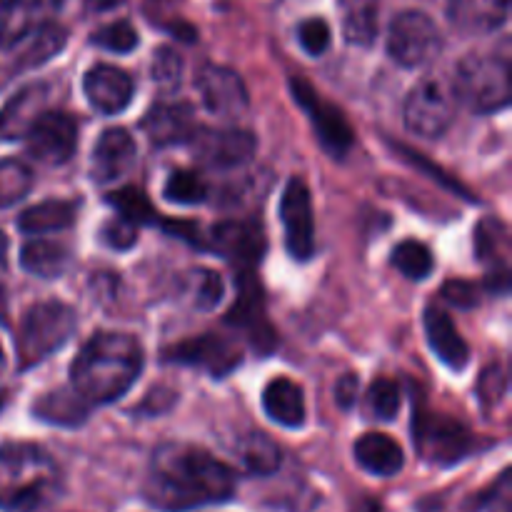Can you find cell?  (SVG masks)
<instances>
[{
  "label": "cell",
  "mask_w": 512,
  "mask_h": 512,
  "mask_svg": "<svg viewBox=\"0 0 512 512\" xmlns=\"http://www.w3.org/2000/svg\"><path fill=\"white\" fill-rule=\"evenodd\" d=\"M143 495L163 512H188L235 495L233 470L203 448L165 443L150 455Z\"/></svg>",
  "instance_id": "obj_1"
},
{
  "label": "cell",
  "mask_w": 512,
  "mask_h": 512,
  "mask_svg": "<svg viewBox=\"0 0 512 512\" xmlns=\"http://www.w3.org/2000/svg\"><path fill=\"white\" fill-rule=\"evenodd\" d=\"M143 373V348L133 335L98 333L80 348L70 365V385L90 405L123 398Z\"/></svg>",
  "instance_id": "obj_2"
},
{
  "label": "cell",
  "mask_w": 512,
  "mask_h": 512,
  "mask_svg": "<svg viewBox=\"0 0 512 512\" xmlns=\"http://www.w3.org/2000/svg\"><path fill=\"white\" fill-rule=\"evenodd\" d=\"M63 488L58 463L30 443L0 448V510L35 512L53 503Z\"/></svg>",
  "instance_id": "obj_3"
},
{
  "label": "cell",
  "mask_w": 512,
  "mask_h": 512,
  "mask_svg": "<svg viewBox=\"0 0 512 512\" xmlns=\"http://www.w3.org/2000/svg\"><path fill=\"white\" fill-rule=\"evenodd\" d=\"M455 93L473 113L488 115L510 105V65L498 55H468L458 65Z\"/></svg>",
  "instance_id": "obj_4"
},
{
  "label": "cell",
  "mask_w": 512,
  "mask_h": 512,
  "mask_svg": "<svg viewBox=\"0 0 512 512\" xmlns=\"http://www.w3.org/2000/svg\"><path fill=\"white\" fill-rule=\"evenodd\" d=\"M75 333V313L58 300H45L33 305L23 315L18 330V360L20 368H33L48 355L63 348Z\"/></svg>",
  "instance_id": "obj_5"
},
{
  "label": "cell",
  "mask_w": 512,
  "mask_h": 512,
  "mask_svg": "<svg viewBox=\"0 0 512 512\" xmlns=\"http://www.w3.org/2000/svg\"><path fill=\"white\" fill-rule=\"evenodd\" d=\"M413 435L418 453L435 465H455L473 450L470 430L448 415L425 413L418 408L413 418Z\"/></svg>",
  "instance_id": "obj_6"
},
{
  "label": "cell",
  "mask_w": 512,
  "mask_h": 512,
  "mask_svg": "<svg viewBox=\"0 0 512 512\" xmlns=\"http://www.w3.org/2000/svg\"><path fill=\"white\" fill-rule=\"evenodd\" d=\"M455 90L440 78H423L405 100V125L420 138H440L453 125Z\"/></svg>",
  "instance_id": "obj_7"
},
{
  "label": "cell",
  "mask_w": 512,
  "mask_h": 512,
  "mask_svg": "<svg viewBox=\"0 0 512 512\" xmlns=\"http://www.w3.org/2000/svg\"><path fill=\"white\" fill-rule=\"evenodd\" d=\"M443 48L438 25L420 10H405L390 23L388 53L403 68H418L430 63Z\"/></svg>",
  "instance_id": "obj_8"
},
{
  "label": "cell",
  "mask_w": 512,
  "mask_h": 512,
  "mask_svg": "<svg viewBox=\"0 0 512 512\" xmlns=\"http://www.w3.org/2000/svg\"><path fill=\"white\" fill-rule=\"evenodd\" d=\"M290 90H293L300 108L308 113L310 123H313L325 153H328L330 158H343V155L353 148L355 140L353 128H350V123L345 120V115L340 113L335 105L325 103V100L315 93V88H310L305 80H290Z\"/></svg>",
  "instance_id": "obj_9"
},
{
  "label": "cell",
  "mask_w": 512,
  "mask_h": 512,
  "mask_svg": "<svg viewBox=\"0 0 512 512\" xmlns=\"http://www.w3.org/2000/svg\"><path fill=\"white\" fill-rule=\"evenodd\" d=\"M193 145L195 158L208 168H240L250 163L258 150V140L253 133L238 128H195L193 138L188 140Z\"/></svg>",
  "instance_id": "obj_10"
},
{
  "label": "cell",
  "mask_w": 512,
  "mask_h": 512,
  "mask_svg": "<svg viewBox=\"0 0 512 512\" xmlns=\"http://www.w3.org/2000/svg\"><path fill=\"white\" fill-rule=\"evenodd\" d=\"M165 360L178 365H190V368L205 370V373L223 378V375L233 373L243 360V350L233 338L225 335L205 333L200 338L183 340V343L173 345L165 350Z\"/></svg>",
  "instance_id": "obj_11"
},
{
  "label": "cell",
  "mask_w": 512,
  "mask_h": 512,
  "mask_svg": "<svg viewBox=\"0 0 512 512\" xmlns=\"http://www.w3.org/2000/svg\"><path fill=\"white\" fill-rule=\"evenodd\" d=\"M65 40H68L65 28H60V25H55L53 20H50L43 28L35 30L33 35L20 40V43L0 45V90H3L15 75L23 73V70L38 68V65L55 58V55L63 50Z\"/></svg>",
  "instance_id": "obj_12"
},
{
  "label": "cell",
  "mask_w": 512,
  "mask_h": 512,
  "mask_svg": "<svg viewBox=\"0 0 512 512\" xmlns=\"http://www.w3.org/2000/svg\"><path fill=\"white\" fill-rule=\"evenodd\" d=\"M280 220L285 230V248L295 260H308L315 250L313 200L305 180L293 178L283 190Z\"/></svg>",
  "instance_id": "obj_13"
},
{
  "label": "cell",
  "mask_w": 512,
  "mask_h": 512,
  "mask_svg": "<svg viewBox=\"0 0 512 512\" xmlns=\"http://www.w3.org/2000/svg\"><path fill=\"white\" fill-rule=\"evenodd\" d=\"M228 323L233 328L243 330L260 353H270L275 348V330L270 328L265 318V298L258 278L250 273H243L238 280V300L230 308Z\"/></svg>",
  "instance_id": "obj_14"
},
{
  "label": "cell",
  "mask_w": 512,
  "mask_h": 512,
  "mask_svg": "<svg viewBox=\"0 0 512 512\" xmlns=\"http://www.w3.org/2000/svg\"><path fill=\"white\" fill-rule=\"evenodd\" d=\"M25 140H28V153L35 160H40L45 165H63L75 153V145H78V125H75V120L70 115L48 110L30 128Z\"/></svg>",
  "instance_id": "obj_15"
},
{
  "label": "cell",
  "mask_w": 512,
  "mask_h": 512,
  "mask_svg": "<svg viewBox=\"0 0 512 512\" xmlns=\"http://www.w3.org/2000/svg\"><path fill=\"white\" fill-rule=\"evenodd\" d=\"M198 90L205 108L220 118H240L250 105L248 90L240 75L220 65H208L200 70Z\"/></svg>",
  "instance_id": "obj_16"
},
{
  "label": "cell",
  "mask_w": 512,
  "mask_h": 512,
  "mask_svg": "<svg viewBox=\"0 0 512 512\" xmlns=\"http://www.w3.org/2000/svg\"><path fill=\"white\" fill-rule=\"evenodd\" d=\"M210 248L240 265H255L265 253V235L258 220H225L210 230Z\"/></svg>",
  "instance_id": "obj_17"
},
{
  "label": "cell",
  "mask_w": 512,
  "mask_h": 512,
  "mask_svg": "<svg viewBox=\"0 0 512 512\" xmlns=\"http://www.w3.org/2000/svg\"><path fill=\"white\" fill-rule=\"evenodd\" d=\"M50 85L30 83L13 95L0 110V138L3 140H25L40 115L48 113Z\"/></svg>",
  "instance_id": "obj_18"
},
{
  "label": "cell",
  "mask_w": 512,
  "mask_h": 512,
  "mask_svg": "<svg viewBox=\"0 0 512 512\" xmlns=\"http://www.w3.org/2000/svg\"><path fill=\"white\" fill-rule=\"evenodd\" d=\"M83 90L88 103L103 115L120 113L133 100V80L125 70L113 68V65L90 68L83 78Z\"/></svg>",
  "instance_id": "obj_19"
},
{
  "label": "cell",
  "mask_w": 512,
  "mask_h": 512,
  "mask_svg": "<svg viewBox=\"0 0 512 512\" xmlns=\"http://www.w3.org/2000/svg\"><path fill=\"white\" fill-rule=\"evenodd\" d=\"M475 253L488 265V278H485L488 288L493 293H505L510 288V240L508 228L498 218H485L478 225V230H475Z\"/></svg>",
  "instance_id": "obj_20"
},
{
  "label": "cell",
  "mask_w": 512,
  "mask_h": 512,
  "mask_svg": "<svg viewBox=\"0 0 512 512\" xmlns=\"http://www.w3.org/2000/svg\"><path fill=\"white\" fill-rule=\"evenodd\" d=\"M60 0H0V45H13L50 23Z\"/></svg>",
  "instance_id": "obj_21"
},
{
  "label": "cell",
  "mask_w": 512,
  "mask_h": 512,
  "mask_svg": "<svg viewBox=\"0 0 512 512\" xmlns=\"http://www.w3.org/2000/svg\"><path fill=\"white\" fill-rule=\"evenodd\" d=\"M135 163V140L128 130L108 128L98 138L90 160V175L95 183H113L123 178Z\"/></svg>",
  "instance_id": "obj_22"
},
{
  "label": "cell",
  "mask_w": 512,
  "mask_h": 512,
  "mask_svg": "<svg viewBox=\"0 0 512 512\" xmlns=\"http://www.w3.org/2000/svg\"><path fill=\"white\" fill-rule=\"evenodd\" d=\"M195 128V113L188 103H158L143 118L145 135L158 148L188 143Z\"/></svg>",
  "instance_id": "obj_23"
},
{
  "label": "cell",
  "mask_w": 512,
  "mask_h": 512,
  "mask_svg": "<svg viewBox=\"0 0 512 512\" xmlns=\"http://www.w3.org/2000/svg\"><path fill=\"white\" fill-rule=\"evenodd\" d=\"M425 335H428V345L433 353L443 360L448 368L463 370L470 360V348L463 340V335L455 328L453 318L445 313L438 305H428L425 308Z\"/></svg>",
  "instance_id": "obj_24"
},
{
  "label": "cell",
  "mask_w": 512,
  "mask_h": 512,
  "mask_svg": "<svg viewBox=\"0 0 512 512\" xmlns=\"http://www.w3.org/2000/svg\"><path fill=\"white\" fill-rule=\"evenodd\" d=\"M353 453L360 468L378 478H393L405 465L403 448L385 433H365L358 438Z\"/></svg>",
  "instance_id": "obj_25"
},
{
  "label": "cell",
  "mask_w": 512,
  "mask_h": 512,
  "mask_svg": "<svg viewBox=\"0 0 512 512\" xmlns=\"http://www.w3.org/2000/svg\"><path fill=\"white\" fill-rule=\"evenodd\" d=\"M263 408L283 428H300L305 423L303 388L290 378L270 380L263 390Z\"/></svg>",
  "instance_id": "obj_26"
},
{
  "label": "cell",
  "mask_w": 512,
  "mask_h": 512,
  "mask_svg": "<svg viewBox=\"0 0 512 512\" xmlns=\"http://www.w3.org/2000/svg\"><path fill=\"white\" fill-rule=\"evenodd\" d=\"M35 415L45 423L63 425V428H73V425L85 423L88 418L90 403L78 393V390H55V393H45L43 398L35 403Z\"/></svg>",
  "instance_id": "obj_27"
},
{
  "label": "cell",
  "mask_w": 512,
  "mask_h": 512,
  "mask_svg": "<svg viewBox=\"0 0 512 512\" xmlns=\"http://www.w3.org/2000/svg\"><path fill=\"white\" fill-rule=\"evenodd\" d=\"M20 265L38 278H60L70 268V250L53 240H30L20 250Z\"/></svg>",
  "instance_id": "obj_28"
},
{
  "label": "cell",
  "mask_w": 512,
  "mask_h": 512,
  "mask_svg": "<svg viewBox=\"0 0 512 512\" xmlns=\"http://www.w3.org/2000/svg\"><path fill=\"white\" fill-rule=\"evenodd\" d=\"M235 455H238V460L243 463V468L248 473L260 475V478L278 473L280 463H283L278 443L273 438H268L265 433H258V430L255 433H245L235 443Z\"/></svg>",
  "instance_id": "obj_29"
},
{
  "label": "cell",
  "mask_w": 512,
  "mask_h": 512,
  "mask_svg": "<svg viewBox=\"0 0 512 512\" xmlns=\"http://www.w3.org/2000/svg\"><path fill=\"white\" fill-rule=\"evenodd\" d=\"M75 220V205L68 200H45L33 205L18 218V228L28 235L55 233L70 228Z\"/></svg>",
  "instance_id": "obj_30"
},
{
  "label": "cell",
  "mask_w": 512,
  "mask_h": 512,
  "mask_svg": "<svg viewBox=\"0 0 512 512\" xmlns=\"http://www.w3.org/2000/svg\"><path fill=\"white\" fill-rule=\"evenodd\" d=\"M343 35L350 45L368 48L378 35V3L375 0H343Z\"/></svg>",
  "instance_id": "obj_31"
},
{
  "label": "cell",
  "mask_w": 512,
  "mask_h": 512,
  "mask_svg": "<svg viewBox=\"0 0 512 512\" xmlns=\"http://www.w3.org/2000/svg\"><path fill=\"white\" fill-rule=\"evenodd\" d=\"M108 203L113 205L120 213V218L128 220L133 225H153L158 223V213L150 205V200L145 198V193L140 188H120L115 193L108 195Z\"/></svg>",
  "instance_id": "obj_32"
},
{
  "label": "cell",
  "mask_w": 512,
  "mask_h": 512,
  "mask_svg": "<svg viewBox=\"0 0 512 512\" xmlns=\"http://www.w3.org/2000/svg\"><path fill=\"white\" fill-rule=\"evenodd\" d=\"M33 185V173L25 163L13 158L0 160V208H13L28 195Z\"/></svg>",
  "instance_id": "obj_33"
},
{
  "label": "cell",
  "mask_w": 512,
  "mask_h": 512,
  "mask_svg": "<svg viewBox=\"0 0 512 512\" xmlns=\"http://www.w3.org/2000/svg\"><path fill=\"white\" fill-rule=\"evenodd\" d=\"M393 265L410 280H425L435 268L433 253L418 240H403L393 250Z\"/></svg>",
  "instance_id": "obj_34"
},
{
  "label": "cell",
  "mask_w": 512,
  "mask_h": 512,
  "mask_svg": "<svg viewBox=\"0 0 512 512\" xmlns=\"http://www.w3.org/2000/svg\"><path fill=\"white\" fill-rule=\"evenodd\" d=\"M163 193L178 205H198L208 198V183L193 170H173L165 180Z\"/></svg>",
  "instance_id": "obj_35"
},
{
  "label": "cell",
  "mask_w": 512,
  "mask_h": 512,
  "mask_svg": "<svg viewBox=\"0 0 512 512\" xmlns=\"http://www.w3.org/2000/svg\"><path fill=\"white\" fill-rule=\"evenodd\" d=\"M188 288L193 295L195 308L200 310H213L218 308L220 300L225 295V283L215 270L198 268L188 275Z\"/></svg>",
  "instance_id": "obj_36"
},
{
  "label": "cell",
  "mask_w": 512,
  "mask_h": 512,
  "mask_svg": "<svg viewBox=\"0 0 512 512\" xmlns=\"http://www.w3.org/2000/svg\"><path fill=\"white\" fill-rule=\"evenodd\" d=\"M365 410L378 420H393L400 410V388L388 378H380L370 385L365 395Z\"/></svg>",
  "instance_id": "obj_37"
},
{
  "label": "cell",
  "mask_w": 512,
  "mask_h": 512,
  "mask_svg": "<svg viewBox=\"0 0 512 512\" xmlns=\"http://www.w3.org/2000/svg\"><path fill=\"white\" fill-rule=\"evenodd\" d=\"M90 40H93L98 48L110 50V53H130L133 48H138V33H135L133 25L125 23V20L103 25V28L95 30V33L90 35Z\"/></svg>",
  "instance_id": "obj_38"
},
{
  "label": "cell",
  "mask_w": 512,
  "mask_h": 512,
  "mask_svg": "<svg viewBox=\"0 0 512 512\" xmlns=\"http://www.w3.org/2000/svg\"><path fill=\"white\" fill-rule=\"evenodd\" d=\"M150 75L160 90L170 93V90L178 88L180 78H183V60L173 48H158L153 55V63H150Z\"/></svg>",
  "instance_id": "obj_39"
},
{
  "label": "cell",
  "mask_w": 512,
  "mask_h": 512,
  "mask_svg": "<svg viewBox=\"0 0 512 512\" xmlns=\"http://www.w3.org/2000/svg\"><path fill=\"white\" fill-rule=\"evenodd\" d=\"M298 40L300 48L308 55H323L330 45V28L325 20L310 18L305 23H300L298 28Z\"/></svg>",
  "instance_id": "obj_40"
},
{
  "label": "cell",
  "mask_w": 512,
  "mask_h": 512,
  "mask_svg": "<svg viewBox=\"0 0 512 512\" xmlns=\"http://www.w3.org/2000/svg\"><path fill=\"white\" fill-rule=\"evenodd\" d=\"M135 228H138V225L128 223V220L123 218L110 220V223H105L103 230H100V238H103V243L110 245V248L128 250L138 243V230Z\"/></svg>",
  "instance_id": "obj_41"
},
{
  "label": "cell",
  "mask_w": 512,
  "mask_h": 512,
  "mask_svg": "<svg viewBox=\"0 0 512 512\" xmlns=\"http://www.w3.org/2000/svg\"><path fill=\"white\" fill-rule=\"evenodd\" d=\"M505 385H508L505 373L498 368V365H493V368H488L483 375H480V383H478L480 400H483L485 405H495L505 395Z\"/></svg>",
  "instance_id": "obj_42"
},
{
  "label": "cell",
  "mask_w": 512,
  "mask_h": 512,
  "mask_svg": "<svg viewBox=\"0 0 512 512\" xmlns=\"http://www.w3.org/2000/svg\"><path fill=\"white\" fill-rule=\"evenodd\" d=\"M445 300H450L458 308H473L478 305V295H475V288L470 283H463V280H455V283H448L443 288Z\"/></svg>",
  "instance_id": "obj_43"
},
{
  "label": "cell",
  "mask_w": 512,
  "mask_h": 512,
  "mask_svg": "<svg viewBox=\"0 0 512 512\" xmlns=\"http://www.w3.org/2000/svg\"><path fill=\"white\" fill-rule=\"evenodd\" d=\"M355 398H358V378L355 375H343V378L335 383V400H338V405L343 410L353 408Z\"/></svg>",
  "instance_id": "obj_44"
},
{
  "label": "cell",
  "mask_w": 512,
  "mask_h": 512,
  "mask_svg": "<svg viewBox=\"0 0 512 512\" xmlns=\"http://www.w3.org/2000/svg\"><path fill=\"white\" fill-rule=\"evenodd\" d=\"M485 3H488V8L493 10V18L498 20V23H503L505 15H508L510 0H485Z\"/></svg>",
  "instance_id": "obj_45"
},
{
  "label": "cell",
  "mask_w": 512,
  "mask_h": 512,
  "mask_svg": "<svg viewBox=\"0 0 512 512\" xmlns=\"http://www.w3.org/2000/svg\"><path fill=\"white\" fill-rule=\"evenodd\" d=\"M0 325H8V295L3 285H0Z\"/></svg>",
  "instance_id": "obj_46"
},
{
  "label": "cell",
  "mask_w": 512,
  "mask_h": 512,
  "mask_svg": "<svg viewBox=\"0 0 512 512\" xmlns=\"http://www.w3.org/2000/svg\"><path fill=\"white\" fill-rule=\"evenodd\" d=\"M123 0H90V8L93 10H110V8H118Z\"/></svg>",
  "instance_id": "obj_47"
},
{
  "label": "cell",
  "mask_w": 512,
  "mask_h": 512,
  "mask_svg": "<svg viewBox=\"0 0 512 512\" xmlns=\"http://www.w3.org/2000/svg\"><path fill=\"white\" fill-rule=\"evenodd\" d=\"M5 255H8V238H5V233L0 230V265H5Z\"/></svg>",
  "instance_id": "obj_48"
},
{
  "label": "cell",
  "mask_w": 512,
  "mask_h": 512,
  "mask_svg": "<svg viewBox=\"0 0 512 512\" xmlns=\"http://www.w3.org/2000/svg\"><path fill=\"white\" fill-rule=\"evenodd\" d=\"M360 512H380V505L375 503V500H368V503L363 505V510H360Z\"/></svg>",
  "instance_id": "obj_49"
},
{
  "label": "cell",
  "mask_w": 512,
  "mask_h": 512,
  "mask_svg": "<svg viewBox=\"0 0 512 512\" xmlns=\"http://www.w3.org/2000/svg\"><path fill=\"white\" fill-rule=\"evenodd\" d=\"M3 363H5V358H3V350H0V368H3Z\"/></svg>",
  "instance_id": "obj_50"
},
{
  "label": "cell",
  "mask_w": 512,
  "mask_h": 512,
  "mask_svg": "<svg viewBox=\"0 0 512 512\" xmlns=\"http://www.w3.org/2000/svg\"><path fill=\"white\" fill-rule=\"evenodd\" d=\"M3 403H5V400H3V395H0V408H3Z\"/></svg>",
  "instance_id": "obj_51"
}]
</instances>
